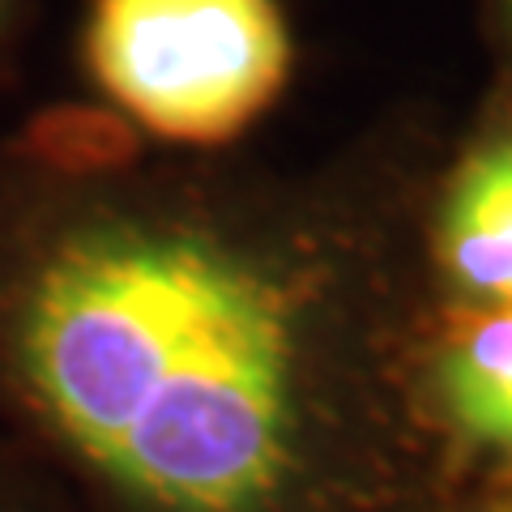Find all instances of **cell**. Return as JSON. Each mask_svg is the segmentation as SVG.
I'll return each mask as SVG.
<instances>
[{
  "mask_svg": "<svg viewBox=\"0 0 512 512\" xmlns=\"http://www.w3.org/2000/svg\"><path fill=\"white\" fill-rule=\"evenodd\" d=\"M427 278L440 308H512V73L448 141L427 197Z\"/></svg>",
  "mask_w": 512,
  "mask_h": 512,
  "instance_id": "3957f363",
  "label": "cell"
},
{
  "mask_svg": "<svg viewBox=\"0 0 512 512\" xmlns=\"http://www.w3.org/2000/svg\"><path fill=\"white\" fill-rule=\"evenodd\" d=\"M22 13H26V0H0V73L9 69L13 43H18V30H22Z\"/></svg>",
  "mask_w": 512,
  "mask_h": 512,
  "instance_id": "8992f818",
  "label": "cell"
},
{
  "mask_svg": "<svg viewBox=\"0 0 512 512\" xmlns=\"http://www.w3.org/2000/svg\"><path fill=\"white\" fill-rule=\"evenodd\" d=\"M478 13H483V26L500 52V69L512 73V0H478Z\"/></svg>",
  "mask_w": 512,
  "mask_h": 512,
  "instance_id": "5b68a950",
  "label": "cell"
},
{
  "mask_svg": "<svg viewBox=\"0 0 512 512\" xmlns=\"http://www.w3.org/2000/svg\"><path fill=\"white\" fill-rule=\"evenodd\" d=\"M504 512H512V508H504Z\"/></svg>",
  "mask_w": 512,
  "mask_h": 512,
  "instance_id": "52a82bcc",
  "label": "cell"
},
{
  "mask_svg": "<svg viewBox=\"0 0 512 512\" xmlns=\"http://www.w3.org/2000/svg\"><path fill=\"white\" fill-rule=\"evenodd\" d=\"M423 397L461 444L512 461V308H436Z\"/></svg>",
  "mask_w": 512,
  "mask_h": 512,
  "instance_id": "277c9868",
  "label": "cell"
},
{
  "mask_svg": "<svg viewBox=\"0 0 512 512\" xmlns=\"http://www.w3.org/2000/svg\"><path fill=\"white\" fill-rule=\"evenodd\" d=\"M82 60L150 146L218 154L278 107L295 39L278 0H90Z\"/></svg>",
  "mask_w": 512,
  "mask_h": 512,
  "instance_id": "7a4b0ae2",
  "label": "cell"
},
{
  "mask_svg": "<svg viewBox=\"0 0 512 512\" xmlns=\"http://www.w3.org/2000/svg\"><path fill=\"white\" fill-rule=\"evenodd\" d=\"M444 150L410 111L299 167L39 111L0 137V393L124 512H295L338 389L423 372Z\"/></svg>",
  "mask_w": 512,
  "mask_h": 512,
  "instance_id": "6da1fadb",
  "label": "cell"
}]
</instances>
